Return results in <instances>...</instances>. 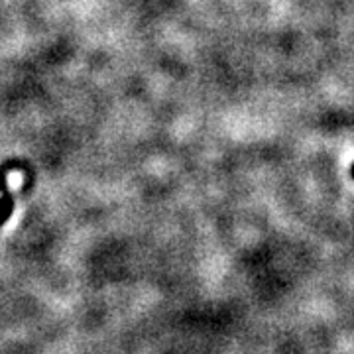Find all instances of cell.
<instances>
[{
    "instance_id": "cell-1",
    "label": "cell",
    "mask_w": 354,
    "mask_h": 354,
    "mask_svg": "<svg viewBox=\"0 0 354 354\" xmlns=\"http://www.w3.org/2000/svg\"><path fill=\"white\" fill-rule=\"evenodd\" d=\"M14 211V197L10 195L8 187L0 189V227L8 221V216L12 215Z\"/></svg>"
}]
</instances>
